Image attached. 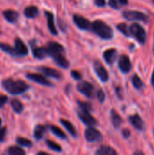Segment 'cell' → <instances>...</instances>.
I'll return each instance as SVG.
<instances>
[{"label": "cell", "instance_id": "cell-1", "mask_svg": "<svg viewBox=\"0 0 154 155\" xmlns=\"http://www.w3.org/2000/svg\"><path fill=\"white\" fill-rule=\"evenodd\" d=\"M2 87L10 94L17 95L24 94L29 89V85L22 80H14L8 78L2 81Z\"/></svg>", "mask_w": 154, "mask_h": 155}, {"label": "cell", "instance_id": "cell-2", "mask_svg": "<svg viewBox=\"0 0 154 155\" xmlns=\"http://www.w3.org/2000/svg\"><path fill=\"white\" fill-rule=\"evenodd\" d=\"M92 30L101 38L109 40L112 39L113 36V29L104 22L101 20H96L93 23H92Z\"/></svg>", "mask_w": 154, "mask_h": 155}, {"label": "cell", "instance_id": "cell-3", "mask_svg": "<svg viewBox=\"0 0 154 155\" xmlns=\"http://www.w3.org/2000/svg\"><path fill=\"white\" fill-rule=\"evenodd\" d=\"M130 33L140 44H144L146 41V32L144 28L139 24H133L130 26Z\"/></svg>", "mask_w": 154, "mask_h": 155}, {"label": "cell", "instance_id": "cell-4", "mask_svg": "<svg viewBox=\"0 0 154 155\" xmlns=\"http://www.w3.org/2000/svg\"><path fill=\"white\" fill-rule=\"evenodd\" d=\"M45 48H46L47 55L52 56L53 58L57 55L64 54V46L56 42H49L47 44V45L45 46Z\"/></svg>", "mask_w": 154, "mask_h": 155}, {"label": "cell", "instance_id": "cell-5", "mask_svg": "<svg viewBox=\"0 0 154 155\" xmlns=\"http://www.w3.org/2000/svg\"><path fill=\"white\" fill-rule=\"evenodd\" d=\"M77 89L80 93L84 94L88 98H93L94 95V87L92 84L84 81L77 84Z\"/></svg>", "mask_w": 154, "mask_h": 155}, {"label": "cell", "instance_id": "cell-6", "mask_svg": "<svg viewBox=\"0 0 154 155\" xmlns=\"http://www.w3.org/2000/svg\"><path fill=\"white\" fill-rule=\"evenodd\" d=\"M84 137L86 139V141L90 142V143H93V142H99L100 140H102V134L101 133L93 128V126L88 127L85 132H84Z\"/></svg>", "mask_w": 154, "mask_h": 155}, {"label": "cell", "instance_id": "cell-7", "mask_svg": "<svg viewBox=\"0 0 154 155\" xmlns=\"http://www.w3.org/2000/svg\"><path fill=\"white\" fill-rule=\"evenodd\" d=\"M124 18L128 20H139V21H148V16L143 12L139 11H124L123 13Z\"/></svg>", "mask_w": 154, "mask_h": 155}, {"label": "cell", "instance_id": "cell-8", "mask_svg": "<svg viewBox=\"0 0 154 155\" xmlns=\"http://www.w3.org/2000/svg\"><path fill=\"white\" fill-rule=\"evenodd\" d=\"M78 116L80 118V120L86 124L87 126H94L97 124V121L94 119L93 116H92L90 114V112L87 111H84V110H80L78 112Z\"/></svg>", "mask_w": 154, "mask_h": 155}, {"label": "cell", "instance_id": "cell-9", "mask_svg": "<svg viewBox=\"0 0 154 155\" xmlns=\"http://www.w3.org/2000/svg\"><path fill=\"white\" fill-rule=\"evenodd\" d=\"M73 20H74V22L75 23V25H76L79 28H81V29H83V30H89V29H92V23H91L88 19L84 18V17L82 16V15H74Z\"/></svg>", "mask_w": 154, "mask_h": 155}, {"label": "cell", "instance_id": "cell-10", "mask_svg": "<svg viewBox=\"0 0 154 155\" xmlns=\"http://www.w3.org/2000/svg\"><path fill=\"white\" fill-rule=\"evenodd\" d=\"M94 71L97 74V76L99 77V79L102 81V82H107L108 79H109V75H108V72L107 70L104 68V66L98 61H95L94 62Z\"/></svg>", "mask_w": 154, "mask_h": 155}, {"label": "cell", "instance_id": "cell-11", "mask_svg": "<svg viewBox=\"0 0 154 155\" xmlns=\"http://www.w3.org/2000/svg\"><path fill=\"white\" fill-rule=\"evenodd\" d=\"M118 65H119L120 70L123 73H124V74L129 73L132 69V64H131V60H130L129 56L126 54L121 55L119 58V61H118Z\"/></svg>", "mask_w": 154, "mask_h": 155}, {"label": "cell", "instance_id": "cell-12", "mask_svg": "<svg viewBox=\"0 0 154 155\" xmlns=\"http://www.w3.org/2000/svg\"><path fill=\"white\" fill-rule=\"evenodd\" d=\"M26 78H28L29 80H32L37 84H40L42 85H45V86H51L52 84L51 82L45 78V76H44L43 74H27Z\"/></svg>", "mask_w": 154, "mask_h": 155}, {"label": "cell", "instance_id": "cell-13", "mask_svg": "<svg viewBox=\"0 0 154 155\" xmlns=\"http://www.w3.org/2000/svg\"><path fill=\"white\" fill-rule=\"evenodd\" d=\"M15 49L16 52V56H25L28 54V49L25 44L20 39L16 38L15 40Z\"/></svg>", "mask_w": 154, "mask_h": 155}, {"label": "cell", "instance_id": "cell-14", "mask_svg": "<svg viewBox=\"0 0 154 155\" xmlns=\"http://www.w3.org/2000/svg\"><path fill=\"white\" fill-rule=\"evenodd\" d=\"M117 55H118V53H117L116 49H114V48L108 49L103 53V58H104L105 62L109 64H113L116 61Z\"/></svg>", "mask_w": 154, "mask_h": 155}, {"label": "cell", "instance_id": "cell-15", "mask_svg": "<svg viewBox=\"0 0 154 155\" xmlns=\"http://www.w3.org/2000/svg\"><path fill=\"white\" fill-rule=\"evenodd\" d=\"M39 70L45 75L55 78V79H61L62 74L59 71L54 69V68H50V67H46V66H42L39 68Z\"/></svg>", "mask_w": 154, "mask_h": 155}, {"label": "cell", "instance_id": "cell-16", "mask_svg": "<svg viewBox=\"0 0 154 155\" xmlns=\"http://www.w3.org/2000/svg\"><path fill=\"white\" fill-rule=\"evenodd\" d=\"M129 122L133 124V126L137 130H143L144 129V123L140 115L133 114L129 117Z\"/></svg>", "mask_w": 154, "mask_h": 155}, {"label": "cell", "instance_id": "cell-17", "mask_svg": "<svg viewBox=\"0 0 154 155\" xmlns=\"http://www.w3.org/2000/svg\"><path fill=\"white\" fill-rule=\"evenodd\" d=\"M31 47H32V53L33 55L37 59H43L45 56H47V52L45 47H38L36 45H34L31 42Z\"/></svg>", "mask_w": 154, "mask_h": 155}, {"label": "cell", "instance_id": "cell-18", "mask_svg": "<svg viewBox=\"0 0 154 155\" xmlns=\"http://www.w3.org/2000/svg\"><path fill=\"white\" fill-rule=\"evenodd\" d=\"M3 15L5 18V20L9 23H15L18 20L19 17V14L18 12L13 10V9H8V10H5L3 12Z\"/></svg>", "mask_w": 154, "mask_h": 155}, {"label": "cell", "instance_id": "cell-19", "mask_svg": "<svg viewBox=\"0 0 154 155\" xmlns=\"http://www.w3.org/2000/svg\"><path fill=\"white\" fill-rule=\"evenodd\" d=\"M44 14L46 15V18H47V25H48L49 31L51 32L52 35H57V30H56V27H55V25H54V15L51 12H49V11H45Z\"/></svg>", "mask_w": 154, "mask_h": 155}, {"label": "cell", "instance_id": "cell-20", "mask_svg": "<svg viewBox=\"0 0 154 155\" xmlns=\"http://www.w3.org/2000/svg\"><path fill=\"white\" fill-rule=\"evenodd\" d=\"M24 14L27 17V18H34L38 15L39 14V10L36 6L34 5H30V6H27L25 11H24Z\"/></svg>", "mask_w": 154, "mask_h": 155}, {"label": "cell", "instance_id": "cell-21", "mask_svg": "<svg viewBox=\"0 0 154 155\" xmlns=\"http://www.w3.org/2000/svg\"><path fill=\"white\" fill-rule=\"evenodd\" d=\"M96 154L98 155H116L117 152L110 147V146H102L96 151Z\"/></svg>", "mask_w": 154, "mask_h": 155}, {"label": "cell", "instance_id": "cell-22", "mask_svg": "<svg viewBox=\"0 0 154 155\" xmlns=\"http://www.w3.org/2000/svg\"><path fill=\"white\" fill-rule=\"evenodd\" d=\"M46 131V127L44 125H41V124H38L35 126L34 128V136L36 140H40L43 138L44 133Z\"/></svg>", "mask_w": 154, "mask_h": 155}, {"label": "cell", "instance_id": "cell-23", "mask_svg": "<svg viewBox=\"0 0 154 155\" xmlns=\"http://www.w3.org/2000/svg\"><path fill=\"white\" fill-rule=\"evenodd\" d=\"M54 62L61 67L63 68H68L69 67V62L68 60L64 57V54H60V55H57L55 57H54Z\"/></svg>", "mask_w": 154, "mask_h": 155}, {"label": "cell", "instance_id": "cell-24", "mask_svg": "<svg viewBox=\"0 0 154 155\" xmlns=\"http://www.w3.org/2000/svg\"><path fill=\"white\" fill-rule=\"evenodd\" d=\"M10 104H11L12 109H13L14 112L16 113V114H21L22 111L24 110L23 104H22L19 100H17V99H12L11 102H10Z\"/></svg>", "mask_w": 154, "mask_h": 155}, {"label": "cell", "instance_id": "cell-25", "mask_svg": "<svg viewBox=\"0 0 154 155\" xmlns=\"http://www.w3.org/2000/svg\"><path fill=\"white\" fill-rule=\"evenodd\" d=\"M61 124L64 126V128L73 135V136H76L77 135V132H76V130H75V128H74V126L69 122V121H66V120H64V119H61Z\"/></svg>", "mask_w": 154, "mask_h": 155}, {"label": "cell", "instance_id": "cell-26", "mask_svg": "<svg viewBox=\"0 0 154 155\" xmlns=\"http://www.w3.org/2000/svg\"><path fill=\"white\" fill-rule=\"evenodd\" d=\"M111 118H112V123H113V124L114 125L115 128H118L122 124V122H123L122 117L114 110H113L112 113H111Z\"/></svg>", "mask_w": 154, "mask_h": 155}, {"label": "cell", "instance_id": "cell-27", "mask_svg": "<svg viewBox=\"0 0 154 155\" xmlns=\"http://www.w3.org/2000/svg\"><path fill=\"white\" fill-rule=\"evenodd\" d=\"M0 49L5 53H7L8 54L10 55H13V56H16V52H15V47L7 45V44H5V43H0Z\"/></svg>", "mask_w": 154, "mask_h": 155}, {"label": "cell", "instance_id": "cell-28", "mask_svg": "<svg viewBox=\"0 0 154 155\" xmlns=\"http://www.w3.org/2000/svg\"><path fill=\"white\" fill-rule=\"evenodd\" d=\"M132 83H133V86H134L136 89H138V90L143 89V86H144L143 80H142L137 74H134V75L133 76V78H132Z\"/></svg>", "mask_w": 154, "mask_h": 155}, {"label": "cell", "instance_id": "cell-29", "mask_svg": "<svg viewBox=\"0 0 154 155\" xmlns=\"http://www.w3.org/2000/svg\"><path fill=\"white\" fill-rule=\"evenodd\" d=\"M7 153L11 155H24L25 154V150L23 148H20L19 146H11L8 148Z\"/></svg>", "mask_w": 154, "mask_h": 155}, {"label": "cell", "instance_id": "cell-30", "mask_svg": "<svg viewBox=\"0 0 154 155\" xmlns=\"http://www.w3.org/2000/svg\"><path fill=\"white\" fill-rule=\"evenodd\" d=\"M50 129H51V131L53 132V134H54V135H56L57 137H59V138H61V139H66L67 137H66V134L59 128V127H57V126H55V125H52L51 127H50Z\"/></svg>", "mask_w": 154, "mask_h": 155}, {"label": "cell", "instance_id": "cell-31", "mask_svg": "<svg viewBox=\"0 0 154 155\" xmlns=\"http://www.w3.org/2000/svg\"><path fill=\"white\" fill-rule=\"evenodd\" d=\"M117 29H118L121 33H123L124 35H126V36H130V35H131L130 27H128L127 24H125V23H121V24L117 25Z\"/></svg>", "mask_w": 154, "mask_h": 155}, {"label": "cell", "instance_id": "cell-32", "mask_svg": "<svg viewBox=\"0 0 154 155\" xmlns=\"http://www.w3.org/2000/svg\"><path fill=\"white\" fill-rule=\"evenodd\" d=\"M16 143L23 146V147H31L32 146V142L29 140V139H26V138H24V137H17L16 138Z\"/></svg>", "mask_w": 154, "mask_h": 155}, {"label": "cell", "instance_id": "cell-33", "mask_svg": "<svg viewBox=\"0 0 154 155\" xmlns=\"http://www.w3.org/2000/svg\"><path fill=\"white\" fill-rule=\"evenodd\" d=\"M46 145L48 146L49 149H51L54 152H62V147L58 143H56L51 140H46Z\"/></svg>", "mask_w": 154, "mask_h": 155}, {"label": "cell", "instance_id": "cell-34", "mask_svg": "<svg viewBox=\"0 0 154 155\" xmlns=\"http://www.w3.org/2000/svg\"><path fill=\"white\" fill-rule=\"evenodd\" d=\"M79 106L81 108V110L84 111H87V112H91L92 111V105L89 103H85V102H78Z\"/></svg>", "mask_w": 154, "mask_h": 155}, {"label": "cell", "instance_id": "cell-35", "mask_svg": "<svg viewBox=\"0 0 154 155\" xmlns=\"http://www.w3.org/2000/svg\"><path fill=\"white\" fill-rule=\"evenodd\" d=\"M109 5H110L113 8H115V9L120 8L121 5H122L119 0H109Z\"/></svg>", "mask_w": 154, "mask_h": 155}, {"label": "cell", "instance_id": "cell-36", "mask_svg": "<svg viewBox=\"0 0 154 155\" xmlns=\"http://www.w3.org/2000/svg\"><path fill=\"white\" fill-rule=\"evenodd\" d=\"M6 128L5 127H2L0 128V143L4 142L5 137H6Z\"/></svg>", "mask_w": 154, "mask_h": 155}, {"label": "cell", "instance_id": "cell-37", "mask_svg": "<svg viewBox=\"0 0 154 155\" xmlns=\"http://www.w3.org/2000/svg\"><path fill=\"white\" fill-rule=\"evenodd\" d=\"M7 100H8V97L6 95H5V94H1L0 95V108H2L5 104Z\"/></svg>", "mask_w": 154, "mask_h": 155}, {"label": "cell", "instance_id": "cell-38", "mask_svg": "<svg viewBox=\"0 0 154 155\" xmlns=\"http://www.w3.org/2000/svg\"><path fill=\"white\" fill-rule=\"evenodd\" d=\"M104 96L105 95H104V93L103 92V90H98L97 91V98L101 103H103L104 101Z\"/></svg>", "mask_w": 154, "mask_h": 155}, {"label": "cell", "instance_id": "cell-39", "mask_svg": "<svg viewBox=\"0 0 154 155\" xmlns=\"http://www.w3.org/2000/svg\"><path fill=\"white\" fill-rule=\"evenodd\" d=\"M72 76H73V78H74V79H76V80H80L81 78H82V75H81V74L80 73H78L77 71H72Z\"/></svg>", "mask_w": 154, "mask_h": 155}, {"label": "cell", "instance_id": "cell-40", "mask_svg": "<svg viewBox=\"0 0 154 155\" xmlns=\"http://www.w3.org/2000/svg\"><path fill=\"white\" fill-rule=\"evenodd\" d=\"M94 4H95L97 6L103 7V6L105 5V0H95V1H94Z\"/></svg>", "mask_w": 154, "mask_h": 155}, {"label": "cell", "instance_id": "cell-41", "mask_svg": "<svg viewBox=\"0 0 154 155\" xmlns=\"http://www.w3.org/2000/svg\"><path fill=\"white\" fill-rule=\"evenodd\" d=\"M123 135L124 138H129L130 135H131V132H130L128 129H124V130L123 131Z\"/></svg>", "mask_w": 154, "mask_h": 155}, {"label": "cell", "instance_id": "cell-42", "mask_svg": "<svg viewBox=\"0 0 154 155\" xmlns=\"http://www.w3.org/2000/svg\"><path fill=\"white\" fill-rule=\"evenodd\" d=\"M120 1V3H121V5H127L128 4V0H119Z\"/></svg>", "mask_w": 154, "mask_h": 155}, {"label": "cell", "instance_id": "cell-43", "mask_svg": "<svg viewBox=\"0 0 154 155\" xmlns=\"http://www.w3.org/2000/svg\"><path fill=\"white\" fill-rule=\"evenodd\" d=\"M152 85L154 88V71L153 73H152Z\"/></svg>", "mask_w": 154, "mask_h": 155}, {"label": "cell", "instance_id": "cell-44", "mask_svg": "<svg viewBox=\"0 0 154 155\" xmlns=\"http://www.w3.org/2000/svg\"><path fill=\"white\" fill-rule=\"evenodd\" d=\"M38 154H44V155H48L46 153H38Z\"/></svg>", "mask_w": 154, "mask_h": 155}, {"label": "cell", "instance_id": "cell-45", "mask_svg": "<svg viewBox=\"0 0 154 155\" xmlns=\"http://www.w3.org/2000/svg\"><path fill=\"white\" fill-rule=\"evenodd\" d=\"M1 124H2V121H1V119H0V126H1Z\"/></svg>", "mask_w": 154, "mask_h": 155}, {"label": "cell", "instance_id": "cell-46", "mask_svg": "<svg viewBox=\"0 0 154 155\" xmlns=\"http://www.w3.org/2000/svg\"><path fill=\"white\" fill-rule=\"evenodd\" d=\"M153 52H154V45H153Z\"/></svg>", "mask_w": 154, "mask_h": 155}, {"label": "cell", "instance_id": "cell-47", "mask_svg": "<svg viewBox=\"0 0 154 155\" xmlns=\"http://www.w3.org/2000/svg\"><path fill=\"white\" fill-rule=\"evenodd\" d=\"M153 3H154V0H153Z\"/></svg>", "mask_w": 154, "mask_h": 155}]
</instances>
